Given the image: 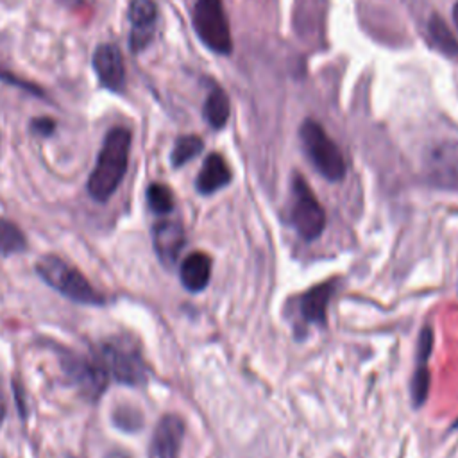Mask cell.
<instances>
[{
  "label": "cell",
  "instance_id": "1",
  "mask_svg": "<svg viewBox=\"0 0 458 458\" xmlns=\"http://www.w3.org/2000/svg\"><path fill=\"white\" fill-rule=\"evenodd\" d=\"M131 132L125 127H113L104 138L97 163L88 179V193L97 202H106L118 190L129 165Z\"/></svg>",
  "mask_w": 458,
  "mask_h": 458
},
{
  "label": "cell",
  "instance_id": "2",
  "mask_svg": "<svg viewBox=\"0 0 458 458\" xmlns=\"http://www.w3.org/2000/svg\"><path fill=\"white\" fill-rule=\"evenodd\" d=\"M38 276L55 292L77 304L102 306L106 304L104 295L95 290L89 281L70 263L55 254H45L36 261Z\"/></svg>",
  "mask_w": 458,
  "mask_h": 458
},
{
  "label": "cell",
  "instance_id": "3",
  "mask_svg": "<svg viewBox=\"0 0 458 458\" xmlns=\"http://www.w3.org/2000/svg\"><path fill=\"white\" fill-rule=\"evenodd\" d=\"M95 358L104 365L109 377L122 385L138 386L147 379V367L138 347L122 336L107 338L100 342L95 351Z\"/></svg>",
  "mask_w": 458,
  "mask_h": 458
},
{
  "label": "cell",
  "instance_id": "4",
  "mask_svg": "<svg viewBox=\"0 0 458 458\" xmlns=\"http://www.w3.org/2000/svg\"><path fill=\"white\" fill-rule=\"evenodd\" d=\"M299 136L308 159L320 175L327 181H340L345 175V159L318 122L304 120L299 129Z\"/></svg>",
  "mask_w": 458,
  "mask_h": 458
},
{
  "label": "cell",
  "instance_id": "5",
  "mask_svg": "<svg viewBox=\"0 0 458 458\" xmlns=\"http://www.w3.org/2000/svg\"><path fill=\"white\" fill-rule=\"evenodd\" d=\"M193 29L209 50L222 55L231 54L233 36L222 0H197L193 7Z\"/></svg>",
  "mask_w": 458,
  "mask_h": 458
},
{
  "label": "cell",
  "instance_id": "6",
  "mask_svg": "<svg viewBox=\"0 0 458 458\" xmlns=\"http://www.w3.org/2000/svg\"><path fill=\"white\" fill-rule=\"evenodd\" d=\"M292 224L308 242L318 238L326 227L324 208L301 175L292 181Z\"/></svg>",
  "mask_w": 458,
  "mask_h": 458
},
{
  "label": "cell",
  "instance_id": "7",
  "mask_svg": "<svg viewBox=\"0 0 458 458\" xmlns=\"http://www.w3.org/2000/svg\"><path fill=\"white\" fill-rule=\"evenodd\" d=\"M424 172L431 184L458 191V141L433 145L426 152Z\"/></svg>",
  "mask_w": 458,
  "mask_h": 458
},
{
  "label": "cell",
  "instance_id": "8",
  "mask_svg": "<svg viewBox=\"0 0 458 458\" xmlns=\"http://www.w3.org/2000/svg\"><path fill=\"white\" fill-rule=\"evenodd\" d=\"M63 367L72 383L86 399H98L109 383V374L104 365L95 358V354H91L89 358L70 356Z\"/></svg>",
  "mask_w": 458,
  "mask_h": 458
},
{
  "label": "cell",
  "instance_id": "9",
  "mask_svg": "<svg viewBox=\"0 0 458 458\" xmlns=\"http://www.w3.org/2000/svg\"><path fill=\"white\" fill-rule=\"evenodd\" d=\"M184 437V422L175 413L163 415L148 444V458H179Z\"/></svg>",
  "mask_w": 458,
  "mask_h": 458
},
{
  "label": "cell",
  "instance_id": "10",
  "mask_svg": "<svg viewBox=\"0 0 458 458\" xmlns=\"http://www.w3.org/2000/svg\"><path fill=\"white\" fill-rule=\"evenodd\" d=\"M93 70L100 84L111 91H122L125 84V66L122 52L113 43H102L93 52Z\"/></svg>",
  "mask_w": 458,
  "mask_h": 458
},
{
  "label": "cell",
  "instance_id": "11",
  "mask_svg": "<svg viewBox=\"0 0 458 458\" xmlns=\"http://www.w3.org/2000/svg\"><path fill=\"white\" fill-rule=\"evenodd\" d=\"M127 14H129V21H131L129 43L134 52H140L154 38L157 7L152 0H131Z\"/></svg>",
  "mask_w": 458,
  "mask_h": 458
},
{
  "label": "cell",
  "instance_id": "12",
  "mask_svg": "<svg viewBox=\"0 0 458 458\" xmlns=\"http://www.w3.org/2000/svg\"><path fill=\"white\" fill-rule=\"evenodd\" d=\"M186 236L184 229L175 220H161L152 227V245L156 256L165 267H174L182 247Z\"/></svg>",
  "mask_w": 458,
  "mask_h": 458
},
{
  "label": "cell",
  "instance_id": "13",
  "mask_svg": "<svg viewBox=\"0 0 458 458\" xmlns=\"http://www.w3.org/2000/svg\"><path fill=\"white\" fill-rule=\"evenodd\" d=\"M229 181H231V168L227 161L220 154L213 152L204 159L202 168L195 181V188L202 195H211L216 190L227 186Z\"/></svg>",
  "mask_w": 458,
  "mask_h": 458
},
{
  "label": "cell",
  "instance_id": "14",
  "mask_svg": "<svg viewBox=\"0 0 458 458\" xmlns=\"http://www.w3.org/2000/svg\"><path fill=\"white\" fill-rule=\"evenodd\" d=\"M333 290H335V283L327 281V283L310 288L299 299V313L304 322H310V324H324L326 322V310H327L329 299L333 295Z\"/></svg>",
  "mask_w": 458,
  "mask_h": 458
},
{
  "label": "cell",
  "instance_id": "15",
  "mask_svg": "<svg viewBox=\"0 0 458 458\" xmlns=\"http://www.w3.org/2000/svg\"><path fill=\"white\" fill-rule=\"evenodd\" d=\"M209 276H211V259L208 254L204 252H191L188 254L179 268V277L182 286L188 292H202L208 283H209Z\"/></svg>",
  "mask_w": 458,
  "mask_h": 458
},
{
  "label": "cell",
  "instance_id": "16",
  "mask_svg": "<svg viewBox=\"0 0 458 458\" xmlns=\"http://www.w3.org/2000/svg\"><path fill=\"white\" fill-rule=\"evenodd\" d=\"M431 344H433L431 329H429V327H426L424 331H420L419 349H417V351H419V352H417L419 363H417V370H415V374H413L411 385H410L413 406H420V404L426 401V397H428V388H429V372H428V367H426V360H428V356H429Z\"/></svg>",
  "mask_w": 458,
  "mask_h": 458
},
{
  "label": "cell",
  "instance_id": "17",
  "mask_svg": "<svg viewBox=\"0 0 458 458\" xmlns=\"http://www.w3.org/2000/svg\"><path fill=\"white\" fill-rule=\"evenodd\" d=\"M231 106L227 93L220 88H213L204 104V118L213 129H222L229 120Z\"/></svg>",
  "mask_w": 458,
  "mask_h": 458
},
{
  "label": "cell",
  "instance_id": "18",
  "mask_svg": "<svg viewBox=\"0 0 458 458\" xmlns=\"http://www.w3.org/2000/svg\"><path fill=\"white\" fill-rule=\"evenodd\" d=\"M428 34L433 41V45L447 57H458V39L454 38V34L451 32V29L447 27V23L433 14L428 21Z\"/></svg>",
  "mask_w": 458,
  "mask_h": 458
},
{
  "label": "cell",
  "instance_id": "19",
  "mask_svg": "<svg viewBox=\"0 0 458 458\" xmlns=\"http://www.w3.org/2000/svg\"><path fill=\"white\" fill-rule=\"evenodd\" d=\"M25 247H27V240L21 229L14 222L7 218H0V254L2 256L18 254V252H23Z\"/></svg>",
  "mask_w": 458,
  "mask_h": 458
},
{
  "label": "cell",
  "instance_id": "20",
  "mask_svg": "<svg viewBox=\"0 0 458 458\" xmlns=\"http://www.w3.org/2000/svg\"><path fill=\"white\" fill-rule=\"evenodd\" d=\"M202 148H204V143L199 136L184 134L175 140V145L170 154V161L175 168H179V166L186 165L188 161H191L195 156H199L202 152Z\"/></svg>",
  "mask_w": 458,
  "mask_h": 458
},
{
  "label": "cell",
  "instance_id": "21",
  "mask_svg": "<svg viewBox=\"0 0 458 458\" xmlns=\"http://www.w3.org/2000/svg\"><path fill=\"white\" fill-rule=\"evenodd\" d=\"M147 204L150 211L157 215L170 213L174 209V193L166 184L161 182H152L147 188Z\"/></svg>",
  "mask_w": 458,
  "mask_h": 458
},
{
  "label": "cell",
  "instance_id": "22",
  "mask_svg": "<svg viewBox=\"0 0 458 458\" xmlns=\"http://www.w3.org/2000/svg\"><path fill=\"white\" fill-rule=\"evenodd\" d=\"M143 424V415L136 406L118 404L113 410V426L122 431H138Z\"/></svg>",
  "mask_w": 458,
  "mask_h": 458
},
{
  "label": "cell",
  "instance_id": "23",
  "mask_svg": "<svg viewBox=\"0 0 458 458\" xmlns=\"http://www.w3.org/2000/svg\"><path fill=\"white\" fill-rule=\"evenodd\" d=\"M30 129H32L36 134H39V136H50V134L54 132V129H55V122H54L52 118H48V116L34 118V120L30 122Z\"/></svg>",
  "mask_w": 458,
  "mask_h": 458
},
{
  "label": "cell",
  "instance_id": "24",
  "mask_svg": "<svg viewBox=\"0 0 458 458\" xmlns=\"http://www.w3.org/2000/svg\"><path fill=\"white\" fill-rule=\"evenodd\" d=\"M4 417H5V397H4V392L0 386V426L4 422Z\"/></svg>",
  "mask_w": 458,
  "mask_h": 458
},
{
  "label": "cell",
  "instance_id": "25",
  "mask_svg": "<svg viewBox=\"0 0 458 458\" xmlns=\"http://www.w3.org/2000/svg\"><path fill=\"white\" fill-rule=\"evenodd\" d=\"M106 458H131L127 453H123V451H111Z\"/></svg>",
  "mask_w": 458,
  "mask_h": 458
},
{
  "label": "cell",
  "instance_id": "26",
  "mask_svg": "<svg viewBox=\"0 0 458 458\" xmlns=\"http://www.w3.org/2000/svg\"><path fill=\"white\" fill-rule=\"evenodd\" d=\"M453 21H454V25L458 29V2L453 5Z\"/></svg>",
  "mask_w": 458,
  "mask_h": 458
}]
</instances>
